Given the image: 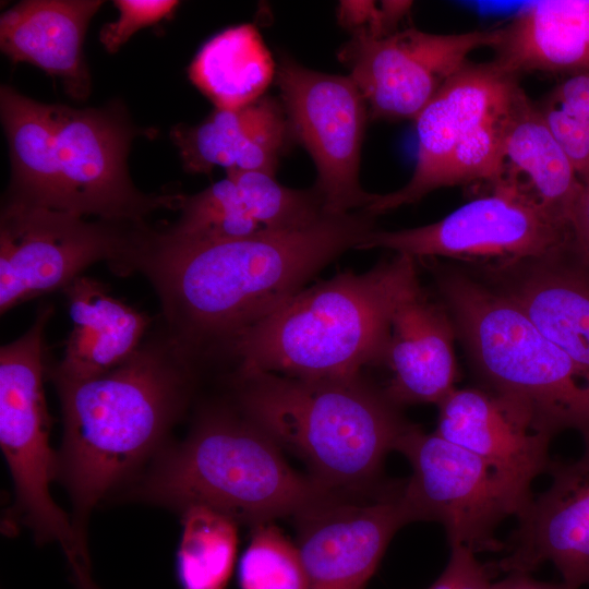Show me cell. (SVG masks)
<instances>
[{"instance_id": "8", "label": "cell", "mask_w": 589, "mask_h": 589, "mask_svg": "<svg viewBox=\"0 0 589 589\" xmlns=\"http://www.w3.org/2000/svg\"><path fill=\"white\" fill-rule=\"evenodd\" d=\"M395 450L412 469L397 492L408 524H441L450 548L462 545L473 553L505 548L494 536L496 526L526 509L533 497L531 488L416 424L410 423Z\"/></svg>"}, {"instance_id": "36", "label": "cell", "mask_w": 589, "mask_h": 589, "mask_svg": "<svg viewBox=\"0 0 589 589\" xmlns=\"http://www.w3.org/2000/svg\"><path fill=\"white\" fill-rule=\"evenodd\" d=\"M493 589H568L563 582L558 585L542 582L529 574L513 573L493 584Z\"/></svg>"}, {"instance_id": "9", "label": "cell", "mask_w": 589, "mask_h": 589, "mask_svg": "<svg viewBox=\"0 0 589 589\" xmlns=\"http://www.w3.org/2000/svg\"><path fill=\"white\" fill-rule=\"evenodd\" d=\"M52 312L43 306L32 326L0 349V444L14 483L16 514L37 540L58 541L69 561L87 552L49 492L58 474L44 394V332Z\"/></svg>"}, {"instance_id": "33", "label": "cell", "mask_w": 589, "mask_h": 589, "mask_svg": "<svg viewBox=\"0 0 589 589\" xmlns=\"http://www.w3.org/2000/svg\"><path fill=\"white\" fill-rule=\"evenodd\" d=\"M119 17L105 24L99 40L108 52H117L130 37L143 27L169 17L179 5L173 0H117Z\"/></svg>"}, {"instance_id": "13", "label": "cell", "mask_w": 589, "mask_h": 589, "mask_svg": "<svg viewBox=\"0 0 589 589\" xmlns=\"http://www.w3.org/2000/svg\"><path fill=\"white\" fill-rule=\"evenodd\" d=\"M60 180L59 212L100 220L143 225L159 208L179 209L182 195L137 191L127 170L132 133L108 109L50 105Z\"/></svg>"}, {"instance_id": "3", "label": "cell", "mask_w": 589, "mask_h": 589, "mask_svg": "<svg viewBox=\"0 0 589 589\" xmlns=\"http://www.w3.org/2000/svg\"><path fill=\"white\" fill-rule=\"evenodd\" d=\"M420 288L416 259L396 253L365 273L347 271L303 288L223 352L238 359V373L358 375L366 365L383 364L394 312Z\"/></svg>"}, {"instance_id": "34", "label": "cell", "mask_w": 589, "mask_h": 589, "mask_svg": "<svg viewBox=\"0 0 589 589\" xmlns=\"http://www.w3.org/2000/svg\"><path fill=\"white\" fill-rule=\"evenodd\" d=\"M474 554L466 546H452L445 569L428 589H493L488 565Z\"/></svg>"}, {"instance_id": "17", "label": "cell", "mask_w": 589, "mask_h": 589, "mask_svg": "<svg viewBox=\"0 0 589 589\" xmlns=\"http://www.w3.org/2000/svg\"><path fill=\"white\" fill-rule=\"evenodd\" d=\"M488 193L531 207L568 230L582 183L537 104L522 91L503 132Z\"/></svg>"}, {"instance_id": "10", "label": "cell", "mask_w": 589, "mask_h": 589, "mask_svg": "<svg viewBox=\"0 0 589 589\" xmlns=\"http://www.w3.org/2000/svg\"><path fill=\"white\" fill-rule=\"evenodd\" d=\"M146 228L9 202L0 219V312L64 289L89 265L137 272Z\"/></svg>"}, {"instance_id": "37", "label": "cell", "mask_w": 589, "mask_h": 589, "mask_svg": "<svg viewBox=\"0 0 589 589\" xmlns=\"http://www.w3.org/2000/svg\"><path fill=\"white\" fill-rule=\"evenodd\" d=\"M73 584L76 589H99L91 576L88 557H75L69 561Z\"/></svg>"}, {"instance_id": "30", "label": "cell", "mask_w": 589, "mask_h": 589, "mask_svg": "<svg viewBox=\"0 0 589 589\" xmlns=\"http://www.w3.org/2000/svg\"><path fill=\"white\" fill-rule=\"evenodd\" d=\"M537 107L581 183H588L589 71L566 74Z\"/></svg>"}, {"instance_id": "1", "label": "cell", "mask_w": 589, "mask_h": 589, "mask_svg": "<svg viewBox=\"0 0 589 589\" xmlns=\"http://www.w3.org/2000/svg\"><path fill=\"white\" fill-rule=\"evenodd\" d=\"M372 230L374 216L361 209L200 245L172 243L149 231L137 272L159 297L166 333L197 361L223 352Z\"/></svg>"}, {"instance_id": "2", "label": "cell", "mask_w": 589, "mask_h": 589, "mask_svg": "<svg viewBox=\"0 0 589 589\" xmlns=\"http://www.w3.org/2000/svg\"><path fill=\"white\" fill-rule=\"evenodd\" d=\"M195 363L163 332L109 372L55 382L63 416L58 476L71 495L83 543L93 507L160 448L182 416Z\"/></svg>"}, {"instance_id": "18", "label": "cell", "mask_w": 589, "mask_h": 589, "mask_svg": "<svg viewBox=\"0 0 589 589\" xmlns=\"http://www.w3.org/2000/svg\"><path fill=\"white\" fill-rule=\"evenodd\" d=\"M437 407V435L513 480L531 488L534 478L546 471L553 436L508 400L486 389L455 388Z\"/></svg>"}, {"instance_id": "28", "label": "cell", "mask_w": 589, "mask_h": 589, "mask_svg": "<svg viewBox=\"0 0 589 589\" xmlns=\"http://www.w3.org/2000/svg\"><path fill=\"white\" fill-rule=\"evenodd\" d=\"M181 215L167 231L169 242L200 245L244 238L264 228L242 203L235 183L226 177L191 196H182Z\"/></svg>"}, {"instance_id": "5", "label": "cell", "mask_w": 589, "mask_h": 589, "mask_svg": "<svg viewBox=\"0 0 589 589\" xmlns=\"http://www.w3.org/2000/svg\"><path fill=\"white\" fill-rule=\"evenodd\" d=\"M134 495L184 510L211 507L253 526L348 497L293 470L281 447L239 409L209 408L166 449Z\"/></svg>"}, {"instance_id": "27", "label": "cell", "mask_w": 589, "mask_h": 589, "mask_svg": "<svg viewBox=\"0 0 589 589\" xmlns=\"http://www.w3.org/2000/svg\"><path fill=\"white\" fill-rule=\"evenodd\" d=\"M237 521L211 507L183 510V529L177 554V576L182 589H226L238 548Z\"/></svg>"}, {"instance_id": "19", "label": "cell", "mask_w": 589, "mask_h": 589, "mask_svg": "<svg viewBox=\"0 0 589 589\" xmlns=\"http://www.w3.org/2000/svg\"><path fill=\"white\" fill-rule=\"evenodd\" d=\"M480 278L515 301L539 329L589 371V275L564 250L503 264H486Z\"/></svg>"}, {"instance_id": "22", "label": "cell", "mask_w": 589, "mask_h": 589, "mask_svg": "<svg viewBox=\"0 0 589 589\" xmlns=\"http://www.w3.org/2000/svg\"><path fill=\"white\" fill-rule=\"evenodd\" d=\"M99 0H27L1 14L0 47L14 63L28 62L62 81L67 94L84 99L91 77L83 56L89 21Z\"/></svg>"}, {"instance_id": "24", "label": "cell", "mask_w": 589, "mask_h": 589, "mask_svg": "<svg viewBox=\"0 0 589 589\" xmlns=\"http://www.w3.org/2000/svg\"><path fill=\"white\" fill-rule=\"evenodd\" d=\"M500 27L492 61L509 73L589 71V0L537 1Z\"/></svg>"}, {"instance_id": "7", "label": "cell", "mask_w": 589, "mask_h": 589, "mask_svg": "<svg viewBox=\"0 0 589 589\" xmlns=\"http://www.w3.org/2000/svg\"><path fill=\"white\" fill-rule=\"evenodd\" d=\"M522 91L518 75L492 60L468 61L414 120L418 151L408 183L394 192L376 194L364 211L375 217L417 203L442 188L484 185Z\"/></svg>"}, {"instance_id": "6", "label": "cell", "mask_w": 589, "mask_h": 589, "mask_svg": "<svg viewBox=\"0 0 589 589\" xmlns=\"http://www.w3.org/2000/svg\"><path fill=\"white\" fill-rule=\"evenodd\" d=\"M432 267L457 337L485 389L518 407L551 436L575 430L589 442V371L474 273Z\"/></svg>"}, {"instance_id": "11", "label": "cell", "mask_w": 589, "mask_h": 589, "mask_svg": "<svg viewBox=\"0 0 589 589\" xmlns=\"http://www.w3.org/2000/svg\"><path fill=\"white\" fill-rule=\"evenodd\" d=\"M275 81L293 140L314 161L324 213L365 209L376 194L359 182L369 111L356 83L349 75L309 69L287 53L278 59Z\"/></svg>"}, {"instance_id": "25", "label": "cell", "mask_w": 589, "mask_h": 589, "mask_svg": "<svg viewBox=\"0 0 589 589\" xmlns=\"http://www.w3.org/2000/svg\"><path fill=\"white\" fill-rule=\"evenodd\" d=\"M277 63L253 24L226 28L208 39L188 75L215 109H238L265 96Z\"/></svg>"}, {"instance_id": "15", "label": "cell", "mask_w": 589, "mask_h": 589, "mask_svg": "<svg viewBox=\"0 0 589 589\" xmlns=\"http://www.w3.org/2000/svg\"><path fill=\"white\" fill-rule=\"evenodd\" d=\"M574 461L551 460L552 481L517 517L507 554L492 568L530 574L551 562L568 589L589 586V442Z\"/></svg>"}, {"instance_id": "14", "label": "cell", "mask_w": 589, "mask_h": 589, "mask_svg": "<svg viewBox=\"0 0 589 589\" xmlns=\"http://www.w3.org/2000/svg\"><path fill=\"white\" fill-rule=\"evenodd\" d=\"M568 230L536 209L486 193L438 221L395 231L372 230L358 250L387 249L414 259L447 257L503 264L564 250Z\"/></svg>"}, {"instance_id": "32", "label": "cell", "mask_w": 589, "mask_h": 589, "mask_svg": "<svg viewBox=\"0 0 589 589\" xmlns=\"http://www.w3.org/2000/svg\"><path fill=\"white\" fill-rule=\"evenodd\" d=\"M412 1H340L337 22L351 36L384 37L399 31L400 22L410 13Z\"/></svg>"}, {"instance_id": "21", "label": "cell", "mask_w": 589, "mask_h": 589, "mask_svg": "<svg viewBox=\"0 0 589 589\" xmlns=\"http://www.w3.org/2000/svg\"><path fill=\"white\" fill-rule=\"evenodd\" d=\"M173 143L188 172L263 171L275 176L294 141L281 101L263 96L238 109H215L196 125H178Z\"/></svg>"}, {"instance_id": "35", "label": "cell", "mask_w": 589, "mask_h": 589, "mask_svg": "<svg viewBox=\"0 0 589 589\" xmlns=\"http://www.w3.org/2000/svg\"><path fill=\"white\" fill-rule=\"evenodd\" d=\"M567 254L575 257V265L589 275V182L581 190L568 220Z\"/></svg>"}, {"instance_id": "29", "label": "cell", "mask_w": 589, "mask_h": 589, "mask_svg": "<svg viewBox=\"0 0 589 589\" xmlns=\"http://www.w3.org/2000/svg\"><path fill=\"white\" fill-rule=\"evenodd\" d=\"M248 212L264 229H293L326 215L315 189L297 190L280 184L263 171H227Z\"/></svg>"}, {"instance_id": "16", "label": "cell", "mask_w": 589, "mask_h": 589, "mask_svg": "<svg viewBox=\"0 0 589 589\" xmlns=\"http://www.w3.org/2000/svg\"><path fill=\"white\" fill-rule=\"evenodd\" d=\"M398 488L368 503L341 497L299 516L298 549L309 589H364L407 519Z\"/></svg>"}, {"instance_id": "23", "label": "cell", "mask_w": 589, "mask_h": 589, "mask_svg": "<svg viewBox=\"0 0 589 589\" xmlns=\"http://www.w3.org/2000/svg\"><path fill=\"white\" fill-rule=\"evenodd\" d=\"M72 330L53 382L83 381L124 363L144 341L149 317L112 297L96 279L79 276L64 289Z\"/></svg>"}, {"instance_id": "12", "label": "cell", "mask_w": 589, "mask_h": 589, "mask_svg": "<svg viewBox=\"0 0 589 589\" xmlns=\"http://www.w3.org/2000/svg\"><path fill=\"white\" fill-rule=\"evenodd\" d=\"M501 27L458 34L399 29L384 37L351 36L338 60L375 120H416L445 84L481 48H493Z\"/></svg>"}, {"instance_id": "4", "label": "cell", "mask_w": 589, "mask_h": 589, "mask_svg": "<svg viewBox=\"0 0 589 589\" xmlns=\"http://www.w3.org/2000/svg\"><path fill=\"white\" fill-rule=\"evenodd\" d=\"M236 384L238 409L300 457L313 479L348 497L374 489L386 455L410 425L362 374L309 380L237 372Z\"/></svg>"}, {"instance_id": "31", "label": "cell", "mask_w": 589, "mask_h": 589, "mask_svg": "<svg viewBox=\"0 0 589 589\" xmlns=\"http://www.w3.org/2000/svg\"><path fill=\"white\" fill-rule=\"evenodd\" d=\"M238 574L240 589H309L298 545L271 522L254 526Z\"/></svg>"}, {"instance_id": "20", "label": "cell", "mask_w": 589, "mask_h": 589, "mask_svg": "<svg viewBox=\"0 0 589 589\" xmlns=\"http://www.w3.org/2000/svg\"><path fill=\"white\" fill-rule=\"evenodd\" d=\"M455 337L445 305L431 301L421 288L397 306L383 361L390 371L383 389L396 406L438 405L455 389Z\"/></svg>"}, {"instance_id": "26", "label": "cell", "mask_w": 589, "mask_h": 589, "mask_svg": "<svg viewBox=\"0 0 589 589\" xmlns=\"http://www.w3.org/2000/svg\"><path fill=\"white\" fill-rule=\"evenodd\" d=\"M0 112L12 164L9 202L59 211L60 180L50 105L3 85Z\"/></svg>"}]
</instances>
